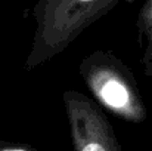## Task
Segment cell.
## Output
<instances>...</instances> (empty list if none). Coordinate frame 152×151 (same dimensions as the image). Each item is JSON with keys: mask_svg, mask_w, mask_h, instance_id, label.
<instances>
[{"mask_svg": "<svg viewBox=\"0 0 152 151\" xmlns=\"http://www.w3.org/2000/svg\"><path fill=\"white\" fill-rule=\"evenodd\" d=\"M120 1L123 0H37L31 9L36 30L25 68L34 70L64 52Z\"/></svg>", "mask_w": 152, "mask_h": 151, "instance_id": "cell-1", "label": "cell"}, {"mask_svg": "<svg viewBox=\"0 0 152 151\" xmlns=\"http://www.w3.org/2000/svg\"><path fill=\"white\" fill-rule=\"evenodd\" d=\"M78 73L103 108L130 123L146 120V107L133 71L112 52L93 50L81 59Z\"/></svg>", "mask_w": 152, "mask_h": 151, "instance_id": "cell-2", "label": "cell"}, {"mask_svg": "<svg viewBox=\"0 0 152 151\" xmlns=\"http://www.w3.org/2000/svg\"><path fill=\"white\" fill-rule=\"evenodd\" d=\"M74 151H123L102 108L77 91L62 94Z\"/></svg>", "mask_w": 152, "mask_h": 151, "instance_id": "cell-3", "label": "cell"}, {"mask_svg": "<svg viewBox=\"0 0 152 151\" xmlns=\"http://www.w3.org/2000/svg\"><path fill=\"white\" fill-rule=\"evenodd\" d=\"M139 42L142 46V67L152 80V0H146L137 15Z\"/></svg>", "mask_w": 152, "mask_h": 151, "instance_id": "cell-4", "label": "cell"}, {"mask_svg": "<svg viewBox=\"0 0 152 151\" xmlns=\"http://www.w3.org/2000/svg\"><path fill=\"white\" fill-rule=\"evenodd\" d=\"M0 151H40V150H36L31 145H24V144L0 142Z\"/></svg>", "mask_w": 152, "mask_h": 151, "instance_id": "cell-5", "label": "cell"}, {"mask_svg": "<svg viewBox=\"0 0 152 151\" xmlns=\"http://www.w3.org/2000/svg\"><path fill=\"white\" fill-rule=\"evenodd\" d=\"M0 1H1V0H0Z\"/></svg>", "mask_w": 152, "mask_h": 151, "instance_id": "cell-6", "label": "cell"}]
</instances>
